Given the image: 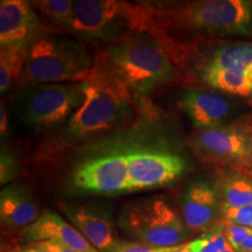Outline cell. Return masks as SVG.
Returning a JSON list of instances; mask_svg holds the SVG:
<instances>
[{
	"label": "cell",
	"instance_id": "6da1fadb",
	"mask_svg": "<svg viewBox=\"0 0 252 252\" xmlns=\"http://www.w3.org/2000/svg\"><path fill=\"white\" fill-rule=\"evenodd\" d=\"M160 36L165 32L201 39H252V0L147 2Z\"/></svg>",
	"mask_w": 252,
	"mask_h": 252
},
{
	"label": "cell",
	"instance_id": "7a4b0ae2",
	"mask_svg": "<svg viewBox=\"0 0 252 252\" xmlns=\"http://www.w3.org/2000/svg\"><path fill=\"white\" fill-rule=\"evenodd\" d=\"M96 67L135 94H149L176 77L169 53L151 32L132 33L110 43L96 59Z\"/></svg>",
	"mask_w": 252,
	"mask_h": 252
},
{
	"label": "cell",
	"instance_id": "3957f363",
	"mask_svg": "<svg viewBox=\"0 0 252 252\" xmlns=\"http://www.w3.org/2000/svg\"><path fill=\"white\" fill-rule=\"evenodd\" d=\"M69 32L80 40L110 45L132 33L157 34V25L147 2L77 0Z\"/></svg>",
	"mask_w": 252,
	"mask_h": 252
},
{
	"label": "cell",
	"instance_id": "277c9868",
	"mask_svg": "<svg viewBox=\"0 0 252 252\" xmlns=\"http://www.w3.org/2000/svg\"><path fill=\"white\" fill-rule=\"evenodd\" d=\"M96 60L76 37L46 32L30 47L21 86L81 83L93 74Z\"/></svg>",
	"mask_w": 252,
	"mask_h": 252
},
{
	"label": "cell",
	"instance_id": "5b68a950",
	"mask_svg": "<svg viewBox=\"0 0 252 252\" xmlns=\"http://www.w3.org/2000/svg\"><path fill=\"white\" fill-rule=\"evenodd\" d=\"M83 83L84 102L67 124L72 139L112 130L125 121L131 108V91L96 65Z\"/></svg>",
	"mask_w": 252,
	"mask_h": 252
},
{
	"label": "cell",
	"instance_id": "8992f818",
	"mask_svg": "<svg viewBox=\"0 0 252 252\" xmlns=\"http://www.w3.org/2000/svg\"><path fill=\"white\" fill-rule=\"evenodd\" d=\"M84 83H32L15 96L19 118L33 130L45 131L69 122L84 102Z\"/></svg>",
	"mask_w": 252,
	"mask_h": 252
},
{
	"label": "cell",
	"instance_id": "52a82bcc",
	"mask_svg": "<svg viewBox=\"0 0 252 252\" xmlns=\"http://www.w3.org/2000/svg\"><path fill=\"white\" fill-rule=\"evenodd\" d=\"M119 225L139 242L157 248L182 244L189 236L184 220L161 196L135 201L124 208Z\"/></svg>",
	"mask_w": 252,
	"mask_h": 252
},
{
	"label": "cell",
	"instance_id": "ba28073f",
	"mask_svg": "<svg viewBox=\"0 0 252 252\" xmlns=\"http://www.w3.org/2000/svg\"><path fill=\"white\" fill-rule=\"evenodd\" d=\"M191 146L212 161L228 163L244 173L252 168L251 126L200 128L191 139Z\"/></svg>",
	"mask_w": 252,
	"mask_h": 252
},
{
	"label": "cell",
	"instance_id": "9c48e42d",
	"mask_svg": "<svg viewBox=\"0 0 252 252\" xmlns=\"http://www.w3.org/2000/svg\"><path fill=\"white\" fill-rule=\"evenodd\" d=\"M46 33L32 2L1 0L0 2V48L30 49Z\"/></svg>",
	"mask_w": 252,
	"mask_h": 252
},
{
	"label": "cell",
	"instance_id": "30bf717a",
	"mask_svg": "<svg viewBox=\"0 0 252 252\" xmlns=\"http://www.w3.org/2000/svg\"><path fill=\"white\" fill-rule=\"evenodd\" d=\"M131 190L162 187L184 174L187 163L180 157L153 151H134L126 154Z\"/></svg>",
	"mask_w": 252,
	"mask_h": 252
},
{
	"label": "cell",
	"instance_id": "8fae6325",
	"mask_svg": "<svg viewBox=\"0 0 252 252\" xmlns=\"http://www.w3.org/2000/svg\"><path fill=\"white\" fill-rule=\"evenodd\" d=\"M72 180L77 188L97 194L130 191L127 157L108 156L84 162L75 171Z\"/></svg>",
	"mask_w": 252,
	"mask_h": 252
},
{
	"label": "cell",
	"instance_id": "7c38bea8",
	"mask_svg": "<svg viewBox=\"0 0 252 252\" xmlns=\"http://www.w3.org/2000/svg\"><path fill=\"white\" fill-rule=\"evenodd\" d=\"M180 108L198 130L225 126L237 111L234 99L212 89L186 91L181 97Z\"/></svg>",
	"mask_w": 252,
	"mask_h": 252
},
{
	"label": "cell",
	"instance_id": "4fadbf2b",
	"mask_svg": "<svg viewBox=\"0 0 252 252\" xmlns=\"http://www.w3.org/2000/svg\"><path fill=\"white\" fill-rule=\"evenodd\" d=\"M181 214L189 232L209 231L222 215L217 189L202 180L189 182L181 197Z\"/></svg>",
	"mask_w": 252,
	"mask_h": 252
},
{
	"label": "cell",
	"instance_id": "5bb4252c",
	"mask_svg": "<svg viewBox=\"0 0 252 252\" xmlns=\"http://www.w3.org/2000/svg\"><path fill=\"white\" fill-rule=\"evenodd\" d=\"M20 237L28 243L55 242L81 252H98L74 225L52 212L42 214L35 222L21 230Z\"/></svg>",
	"mask_w": 252,
	"mask_h": 252
},
{
	"label": "cell",
	"instance_id": "9a60e30c",
	"mask_svg": "<svg viewBox=\"0 0 252 252\" xmlns=\"http://www.w3.org/2000/svg\"><path fill=\"white\" fill-rule=\"evenodd\" d=\"M60 208L94 249L110 252L117 243L111 220L99 207L91 204H61Z\"/></svg>",
	"mask_w": 252,
	"mask_h": 252
},
{
	"label": "cell",
	"instance_id": "2e32d148",
	"mask_svg": "<svg viewBox=\"0 0 252 252\" xmlns=\"http://www.w3.org/2000/svg\"><path fill=\"white\" fill-rule=\"evenodd\" d=\"M0 219L8 230L25 229L39 219V208L23 184L8 185L0 193Z\"/></svg>",
	"mask_w": 252,
	"mask_h": 252
},
{
	"label": "cell",
	"instance_id": "e0dca14e",
	"mask_svg": "<svg viewBox=\"0 0 252 252\" xmlns=\"http://www.w3.org/2000/svg\"><path fill=\"white\" fill-rule=\"evenodd\" d=\"M252 64V41L230 40L215 43L204 54L200 71L208 69H220L243 72Z\"/></svg>",
	"mask_w": 252,
	"mask_h": 252
},
{
	"label": "cell",
	"instance_id": "ac0fdd59",
	"mask_svg": "<svg viewBox=\"0 0 252 252\" xmlns=\"http://www.w3.org/2000/svg\"><path fill=\"white\" fill-rule=\"evenodd\" d=\"M219 193L222 210L241 208L252 204V179L242 173L225 174L220 180Z\"/></svg>",
	"mask_w": 252,
	"mask_h": 252
},
{
	"label": "cell",
	"instance_id": "d6986e66",
	"mask_svg": "<svg viewBox=\"0 0 252 252\" xmlns=\"http://www.w3.org/2000/svg\"><path fill=\"white\" fill-rule=\"evenodd\" d=\"M201 80L207 86L214 88L220 93H225L237 96H250L252 91L248 86L245 74L243 72L208 69L201 71Z\"/></svg>",
	"mask_w": 252,
	"mask_h": 252
},
{
	"label": "cell",
	"instance_id": "ffe728a7",
	"mask_svg": "<svg viewBox=\"0 0 252 252\" xmlns=\"http://www.w3.org/2000/svg\"><path fill=\"white\" fill-rule=\"evenodd\" d=\"M27 49L2 48L0 52V91L4 94L13 82L21 78L27 60Z\"/></svg>",
	"mask_w": 252,
	"mask_h": 252
},
{
	"label": "cell",
	"instance_id": "44dd1931",
	"mask_svg": "<svg viewBox=\"0 0 252 252\" xmlns=\"http://www.w3.org/2000/svg\"><path fill=\"white\" fill-rule=\"evenodd\" d=\"M37 12L61 28L70 30L74 18V1L70 0H39L31 1Z\"/></svg>",
	"mask_w": 252,
	"mask_h": 252
},
{
	"label": "cell",
	"instance_id": "7402d4cb",
	"mask_svg": "<svg viewBox=\"0 0 252 252\" xmlns=\"http://www.w3.org/2000/svg\"><path fill=\"white\" fill-rule=\"evenodd\" d=\"M189 247L193 252H236L224 235L222 223H217L201 237L189 242Z\"/></svg>",
	"mask_w": 252,
	"mask_h": 252
},
{
	"label": "cell",
	"instance_id": "603a6c76",
	"mask_svg": "<svg viewBox=\"0 0 252 252\" xmlns=\"http://www.w3.org/2000/svg\"><path fill=\"white\" fill-rule=\"evenodd\" d=\"M222 216L225 222L252 229V204L241 208L222 210Z\"/></svg>",
	"mask_w": 252,
	"mask_h": 252
},
{
	"label": "cell",
	"instance_id": "cb8c5ba5",
	"mask_svg": "<svg viewBox=\"0 0 252 252\" xmlns=\"http://www.w3.org/2000/svg\"><path fill=\"white\" fill-rule=\"evenodd\" d=\"M222 226H223V231H224V235L226 236V238H228L230 244L232 245V248H234L235 250H237V249L241 247V244L243 243L245 238L250 235L252 230L251 228L234 224V223L225 222V220H223L222 222Z\"/></svg>",
	"mask_w": 252,
	"mask_h": 252
},
{
	"label": "cell",
	"instance_id": "d4e9b609",
	"mask_svg": "<svg viewBox=\"0 0 252 252\" xmlns=\"http://www.w3.org/2000/svg\"><path fill=\"white\" fill-rule=\"evenodd\" d=\"M110 252H165V248H157L143 242L117 241Z\"/></svg>",
	"mask_w": 252,
	"mask_h": 252
},
{
	"label": "cell",
	"instance_id": "484cf974",
	"mask_svg": "<svg viewBox=\"0 0 252 252\" xmlns=\"http://www.w3.org/2000/svg\"><path fill=\"white\" fill-rule=\"evenodd\" d=\"M1 179H0V181H1V185L4 184H8L9 181L12 180V179L14 178V174H15V162H14V158H12L9 156L8 153H5L4 151L1 152Z\"/></svg>",
	"mask_w": 252,
	"mask_h": 252
},
{
	"label": "cell",
	"instance_id": "4316f807",
	"mask_svg": "<svg viewBox=\"0 0 252 252\" xmlns=\"http://www.w3.org/2000/svg\"><path fill=\"white\" fill-rule=\"evenodd\" d=\"M7 252H53L46 247L42 242L40 243H28L21 247H14L7 250Z\"/></svg>",
	"mask_w": 252,
	"mask_h": 252
},
{
	"label": "cell",
	"instance_id": "83f0119b",
	"mask_svg": "<svg viewBox=\"0 0 252 252\" xmlns=\"http://www.w3.org/2000/svg\"><path fill=\"white\" fill-rule=\"evenodd\" d=\"M8 131V116L7 110L4 103H0V132H1V137H6Z\"/></svg>",
	"mask_w": 252,
	"mask_h": 252
},
{
	"label": "cell",
	"instance_id": "f1b7e54d",
	"mask_svg": "<svg viewBox=\"0 0 252 252\" xmlns=\"http://www.w3.org/2000/svg\"><path fill=\"white\" fill-rule=\"evenodd\" d=\"M42 243L53 252H81V251L75 250V249L65 247V245H63V244L55 243V242H42Z\"/></svg>",
	"mask_w": 252,
	"mask_h": 252
},
{
	"label": "cell",
	"instance_id": "f546056e",
	"mask_svg": "<svg viewBox=\"0 0 252 252\" xmlns=\"http://www.w3.org/2000/svg\"><path fill=\"white\" fill-rule=\"evenodd\" d=\"M236 252H252V230L250 235L245 238V241L241 244V247L236 250Z\"/></svg>",
	"mask_w": 252,
	"mask_h": 252
},
{
	"label": "cell",
	"instance_id": "4dcf8cb0",
	"mask_svg": "<svg viewBox=\"0 0 252 252\" xmlns=\"http://www.w3.org/2000/svg\"><path fill=\"white\" fill-rule=\"evenodd\" d=\"M165 252H193V251H191L190 247H189V243H185V244L175 245V247L165 248Z\"/></svg>",
	"mask_w": 252,
	"mask_h": 252
},
{
	"label": "cell",
	"instance_id": "1f68e13d",
	"mask_svg": "<svg viewBox=\"0 0 252 252\" xmlns=\"http://www.w3.org/2000/svg\"><path fill=\"white\" fill-rule=\"evenodd\" d=\"M245 78H247L249 88H250L251 91H252V64L250 65V67H249L248 70L245 71Z\"/></svg>",
	"mask_w": 252,
	"mask_h": 252
},
{
	"label": "cell",
	"instance_id": "d6a6232c",
	"mask_svg": "<svg viewBox=\"0 0 252 252\" xmlns=\"http://www.w3.org/2000/svg\"><path fill=\"white\" fill-rule=\"evenodd\" d=\"M244 174H248V175H250V176H251V178H252V168H250V169H249V171H247V172H245V173H244Z\"/></svg>",
	"mask_w": 252,
	"mask_h": 252
},
{
	"label": "cell",
	"instance_id": "836d02e7",
	"mask_svg": "<svg viewBox=\"0 0 252 252\" xmlns=\"http://www.w3.org/2000/svg\"><path fill=\"white\" fill-rule=\"evenodd\" d=\"M251 128H252V126H251Z\"/></svg>",
	"mask_w": 252,
	"mask_h": 252
}]
</instances>
